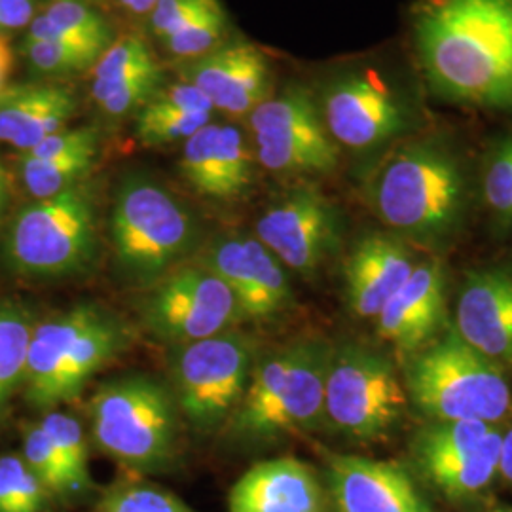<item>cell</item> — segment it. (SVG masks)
Wrapping results in <instances>:
<instances>
[{"instance_id": "d4e9b609", "label": "cell", "mask_w": 512, "mask_h": 512, "mask_svg": "<svg viewBox=\"0 0 512 512\" xmlns=\"http://www.w3.org/2000/svg\"><path fill=\"white\" fill-rule=\"evenodd\" d=\"M501 440L503 435L494 429L492 435L473 452L423 463L420 465L421 471L440 494L446 495L448 499L473 497L486 490L499 473Z\"/></svg>"}, {"instance_id": "2e32d148", "label": "cell", "mask_w": 512, "mask_h": 512, "mask_svg": "<svg viewBox=\"0 0 512 512\" xmlns=\"http://www.w3.org/2000/svg\"><path fill=\"white\" fill-rule=\"evenodd\" d=\"M183 80L198 88L211 107L232 118L251 116L272 92L266 55L253 44H226L194 59Z\"/></svg>"}, {"instance_id": "1f68e13d", "label": "cell", "mask_w": 512, "mask_h": 512, "mask_svg": "<svg viewBox=\"0 0 512 512\" xmlns=\"http://www.w3.org/2000/svg\"><path fill=\"white\" fill-rule=\"evenodd\" d=\"M21 52L35 73L46 74V76H63V74L88 71L95 67L99 57L103 55L90 48L59 44L52 40H33V38L23 40Z\"/></svg>"}, {"instance_id": "7c38bea8", "label": "cell", "mask_w": 512, "mask_h": 512, "mask_svg": "<svg viewBox=\"0 0 512 512\" xmlns=\"http://www.w3.org/2000/svg\"><path fill=\"white\" fill-rule=\"evenodd\" d=\"M258 164L281 175H325L338 165V145L321 109L302 86L268 97L249 116Z\"/></svg>"}, {"instance_id": "9c48e42d", "label": "cell", "mask_w": 512, "mask_h": 512, "mask_svg": "<svg viewBox=\"0 0 512 512\" xmlns=\"http://www.w3.org/2000/svg\"><path fill=\"white\" fill-rule=\"evenodd\" d=\"M255 351L238 329L175 348L173 397L196 429L209 433L228 423L251 382Z\"/></svg>"}, {"instance_id": "277c9868", "label": "cell", "mask_w": 512, "mask_h": 512, "mask_svg": "<svg viewBox=\"0 0 512 512\" xmlns=\"http://www.w3.org/2000/svg\"><path fill=\"white\" fill-rule=\"evenodd\" d=\"M330 351L321 340H304L258 361L245 395L226 423L230 437L256 444L313 429L325 418Z\"/></svg>"}, {"instance_id": "ba28073f", "label": "cell", "mask_w": 512, "mask_h": 512, "mask_svg": "<svg viewBox=\"0 0 512 512\" xmlns=\"http://www.w3.org/2000/svg\"><path fill=\"white\" fill-rule=\"evenodd\" d=\"M6 260L18 274L40 279L82 272L95 253V205L90 186L23 207L6 236Z\"/></svg>"}, {"instance_id": "5bb4252c", "label": "cell", "mask_w": 512, "mask_h": 512, "mask_svg": "<svg viewBox=\"0 0 512 512\" xmlns=\"http://www.w3.org/2000/svg\"><path fill=\"white\" fill-rule=\"evenodd\" d=\"M340 236V213L315 186L293 188L256 222V239L298 274H313L336 251Z\"/></svg>"}, {"instance_id": "f1b7e54d", "label": "cell", "mask_w": 512, "mask_h": 512, "mask_svg": "<svg viewBox=\"0 0 512 512\" xmlns=\"http://www.w3.org/2000/svg\"><path fill=\"white\" fill-rule=\"evenodd\" d=\"M492 431V425L484 421H435L416 440V459L423 465L463 456L476 450Z\"/></svg>"}, {"instance_id": "7bdbcfd3", "label": "cell", "mask_w": 512, "mask_h": 512, "mask_svg": "<svg viewBox=\"0 0 512 512\" xmlns=\"http://www.w3.org/2000/svg\"><path fill=\"white\" fill-rule=\"evenodd\" d=\"M499 475L512 482V429L503 435L501 440V459H499Z\"/></svg>"}, {"instance_id": "83f0119b", "label": "cell", "mask_w": 512, "mask_h": 512, "mask_svg": "<svg viewBox=\"0 0 512 512\" xmlns=\"http://www.w3.org/2000/svg\"><path fill=\"white\" fill-rule=\"evenodd\" d=\"M93 162V154L52 160H40L19 154L18 173L21 183L35 200H46L73 188L76 184L84 183V179L92 171Z\"/></svg>"}, {"instance_id": "7dc6e473", "label": "cell", "mask_w": 512, "mask_h": 512, "mask_svg": "<svg viewBox=\"0 0 512 512\" xmlns=\"http://www.w3.org/2000/svg\"><path fill=\"white\" fill-rule=\"evenodd\" d=\"M495 512H512V509H499V511Z\"/></svg>"}, {"instance_id": "5b68a950", "label": "cell", "mask_w": 512, "mask_h": 512, "mask_svg": "<svg viewBox=\"0 0 512 512\" xmlns=\"http://www.w3.org/2000/svg\"><path fill=\"white\" fill-rule=\"evenodd\" d=\"M110 236L122 274L139 285H154L196 247L200 226L192 209L164 184L128 175L114 198Z\"/></svg>"}, {"instance_id": "836d02e7", "label": "cell", "mask_w": 512, "mask_h": 512, "mask_svg": "<svg viewBox=\"0 0 512 512\" xmlns=\"http://www.w3.org/2000/svg\"><path fill=\"white\" fill-rule=\"evenodd\" d=\"M23 461L48 492L59 495L76 494L63 459L59 458L54 442L40 423L31 425L25 433Z\"/></svg>"}, {"instance_id": "30bf717a", "label": "cell", "mask_w": 512, "mask_h": 512, "mask_svg": "<svg viewBox=\"0 0 512 512\" xmlns=\"http://www.w3.org/2000/svg\"><path fill=\"white\" fill-rule=\"evenodd\" d=\"M406 406L401 380L382 353L361 344L330 351L325 382V418L357 440L387 437Z\"/></svg>"}, {"instance_id": "e0dca14e", "label": "cell", "mask_w": 512, "mask_h": 512, "mask_svg": "<svg viewBox=\"0 0 512 512\" xmlns=\"http://www.w3.org/2000/svg\"><path fill=\"white\" fill-rule=\"evenodd\" d=\"M255 158L243 129L211 122L184 141L181 173L198 194L230 202L251 188Z\"/></svg>"}, {"instance_id": "52a82bcc", "label": "cell", "mask_w": 512, "mask_h": 512, "mask_svg": "<svg viewBox=\"0 0 512 512\" xmlns=\"http://www.w3.org/2000/svg\"><path fill=\"white\" fill-rule=\"evenodd\" d=\"M408 391L435 421L503 420L511 410V389L499 365L448 330L408 366Z\"/></svg>"}, {"instance_id": "7402d4cb", "label": "cell", "mask_w": 512, "mask_h": 512, "mask_svg": "<svg viewBox=\"0 0 512 512\" xmlns=\"http://www.w3.org/2000/svg\"><path fill=\"white\" fill-rule=\"evenodd\" d=\"M444 310L446 285L440 264H416L410 279L378 313V334L399 351H414L437 332Z\"/></svg>"}, {"instance_id": "ac0fdd59", "label": "cell", "mask_w": 512, "mask_h": 512, "mask_svg": "<svg viewBox=\"0 0 512 512\" xmlns=\"http://www.w3.org/2000/svg\"><path fill=\"white\" fill-rule=\"evenodd\" d=\"M456 332L495 365H511L512 270H482L467 279L458 298Z\"/></svg>"}, {"instance_id": "e575fe53", "label": "cell", "mask_w": 512, "mask_h": 512, "mask_svg": "<svg viewBox=\"0 0 512 512\" xmlns=\"http://www.w3.org/2000/svg\"><path fill=\"white\" fill-rule=\"evenodd\" d=\"M93 512H194L183 499L148 482H122L101 499Z\"/></svg>"}, {"instance_id": "f35d334b", "label": "cell", "mask_w": 512, "mask_h": 512, "mask_svg": "<svg viewBox=\"0 0 512 512\" xmlns=\"http://www.w3.org/2000/svg\"><path fill=\"white\" fill-rule=\"evenodd\" d=\"M162 82V73L147 74L122 84L99 97L95 103L109 116H126L129 112L143 109L156 95Z\"/></svg>"}, {"instance_id": "3957f363", "label": "cell", "mask_w": 512, "mask_h": 512, "mask_svg": "<svg viewBox=\"0 0 512 512\" xmlns=\"http://www.w3.org/2000/svg\"><path fill=\"white\" fill-rule=\"evenodd\" d=\"M126 323L97 304H78L35 327L25 397L37 408L74 401L93 376L128 349Z\"/></svg>"}, {"instance_id": "b9f144b4", "label": "cell", "mask_w": 512, "mask_h": 512, "mask_svg": "<svg viewBox=\"0 0 512 512\" xmlns=\"http://www.w3.org/2000/svg\"><path fill=\"white\" fill-rule=\"evenodd\" d=\"M14 69V54L4 35H0V95L8 90V80Z\"/></svg>"}, {"instance_id": "8fae6325", "label": "cell", "mask_w": 512, "mask_h": 512, "mask_svg": "<svg viewBox=\"0 0 512 512\" xmlns=\"http://www.w3.org/2000/svg\"><path fill=\"white\" fill-rule=\"evenodd\" d=\"M141 319L154 338L177 348L234 330L245 315L219 275L198 264L156 281L143 300Z\"/></svg>"}, {"instance_id": "ab89813d", "label": "cell", "mask_w": 512, "mask_h": 512, "mask_svg": "<svg viewBox=\"0 0 512 512\" xmlns=\"http://www.w3.org/2000/svg\"><path fill=\"white\" fill-rule=\"evenodd\" d=\"M213 2L217 0H158L148 14L150 31L154 37L164 40Z\"/></svg>"}, {"instance_id": "4dcf8cb0", "label": "cell", "mask_w": 512, "mask_h": 512, "mask_svg": "<svg viewBox=\"0 0 512 512\" xmlns=\"http://www.w3.org/2000/svg\"><path fill=\"white\" fill-rule=\"evenodd\" d=\"M42 429L54 442L59 458L63 459L67 473L73 480L74 492H82L90 486L88 442L80 421L65 412H50L40 421Z\"/></svg>"}, {"instance_id": "c3c4849f", "label": "cell", "mask_w": 512, "mask_h": 512, "mask_svg": "<svg viewBox=\"0 0 512 512\" xmlns=\"http://www.w3.org/2000/svg\"><path fill=\"white\" fill-rule=\"evenodd\" d=\"M78 2H95V0H78Z\"/></svg>"}, {"instance_id": "4316f807", "label": "cell", "mask_w": 512, "mask_h": 512, "mask_svg": "<svg viewBox=\"0 0 512 512\" xmlns=\"http://www.w3.org/2000/svg\"><path fill=\"white\" fill-rule=\"evenodd\" d=\"M156 73H162V69L143 38H120L110 44L93 67L92 97L97 101L122 84Z\"/></svg>"}, {"instance_id": "8d00e7d4", "label": "cell", "mask_w": 512, "mask_h": 512, "mask_svg": "<svg viewBox=\"0 0 512 512\" xmlns=\"http://www.w3.org/2000/svg\"><path fill=\"white\" fill-rule=\"evenodd\" d=\"M44 16L71 29L76 35L88 38L101 48H109L112 33L107 19L103 18L92 6L78 0H55L44 12Z\"/></svg>"}, {"instance_id": "7a4b0ae2", "label": "cell", "mask_w": 512, "mask_h": 512, "mask_svg": "<svg viewBox=\"0 0 512 512\" xmlns=\"http://www.w3.org/2000/svg\"><path fill=\"white\" fill-rule=\"evenodd\" d=\"M366 194L385 226L408 238L439 243L463 220L467 177L452 148L423 139L393 150L368 179Z\"/></svg>"}, {"instance_id": "cb8c5ba5", "label": "cell", "mask_w": 512, "mask_h": 512, "mask_svg": "<svg viewBox=\"0 0 512 512\" xmlns=\"http://www.w3.org/2000/svg\"><path fill=\"white\" fill-rule=\"evenodd\" d=\"M213 122V107L198 88L188 82L158 90L143 109L137 110L135 131L143 145L165 147L188 141Z\"/></svg>"}, {"instance_id": "ee69618b", "label": "cell", "mask_w": 512, "mask_h": 512, "mask_svg": "<svg viewBox=\"0 0 512 512\" xmlns=\"http://www.w3.org/2000/svg\"><path fill=\"white\" fill-rule=\"evenodd\" d=\"M8 200H10V181H8L6 167H4L2 160H0V224H2V220H4Z\"/></svg>"}, {"instance_id": "4fadbf2b", "label": "cell", "mask_w": 512, "mask_h": 512, "mask_svg": "<svg viewBox=\"0 0 512 512\" xmlns=\"http://www.w3.org/2000/svg\"><path fill=\"white\" fill-rule=\"evenodd\" d=\"M319 109L336 145L351 150L382 147L414 124L408 99L374 71L334 78L323 92Z\"/></svg>"}, {"instance_id": "6da1fadb", "label": "cell", "mask_w": 512, "mask_h": 512, "mask_svg": "<svg viewBox=\"0 0 512 512\" xmlns=\"http://www.w3.org/2000/svg\"><path fill=\"white\" fill-rule=\"evenodd\" d=\"M412 27L423 73L442 99L512 109V0H420Z\"/></svg>"}, {"instance_id": "ffe728a7", "label": "cell", "mask_w": 512, "mask_h": 512, "mask_svg": "<svg viewBox=\"0 0 512 512\" xmlns=\"http://www.w3.org/2000/svg\"><path fill=\"white\" fill-rule=\"evenodd\" d=\"M416 268L414 256L399 239L370 234L361 239L346 262V293L359 317L376 319Z\"/></svg>"}, {"instance_id": "f546056e", "label": "cell", "mask_w": 512, "mask_h": 512, "mask_svg": "<svg viewBox=\"0 0 512 512\" xmlns=\"http://www.w3.org/2000/svg\"><path fill=\"white\" fill-rule=\"evenodd\" d=\"M228 21L219 0L207 6L198 16L184 23L181 29L162 40L165 50L175 57L198 59L217 50L226 35Z\"/></svg>"}, {"instance_id": "bcb514c9", "label": "cell", "mask_w": 512, "mask_h": 512, "mask_svg": "<svg viewBox=\"0 0 512 512\" xmlns=\"http://www.w3.org/2000/svg\"><path fill=\"white\" fill-rule=\"evenodd\" d=\"M420 512H431V511H429V507H427V505H425V507H423V509H421Z\"/></svg>"}, {"instance_id": "9a60e30c", "label": "cell", "mask_w": 512, "mask_h": 512, "mask_svg": "<svg viewBox=\"0 0 512 512\" xmlns=\"http://www.w3.org/2000/svg\"><path fill=\"white\" fill-rule=\"evenodd\" d=\"M202 264L228 285L245 319H270L287 310L293 300L285 266L256 238H217Z\"/></svg>"}, {"instance_id": "d6986e66", "label": "cell", "mask_w": 512, "mask_h": 512, "mask_svg": "<svg viewBox=\"0 0 512 512\" xmlns=\"http://www.w3.org/2000/svg\"><path fill=\"white\" fill-rule=\"evenodd\" d=\"M330 494L338 512H420L425 503L395 463L329 454Z\"/></svg>"}, {"instance_id": "f6af8a7d", "label": "cell", "mask_w": 512, "mask_h": 512, "mask_svg": "<svg viewBox=\"0 0 512 512\" xmlns=\"http://www.w3.org/2000/svg\"><path fill=\"white\" fill-rule=\"evenodd\" d=\"M122 6L137 16H148L158 0H120Z\"/></svg>"}, {"instance_id": "44dd1931", "label": "cell", "mask_w": 512, "mask_h": 512, "mask_svg": "<svg viewBox=\"0 0 512 512\" xmlns=\"http://www.w3.org/2000/svg\"><path fill=\"white\" fill-rule=\"evenodd\" d=\"M323 492L310 465L279 458L253 465L232 486L230 512H321Z\"/></svg>"}, {"instance_id": "74e56055", "label": "cell", "mask_w": 512, "mask_h": 512, "mask_svg": "<svg viewBox=\"0 0 512 512\" xmlns=\"http://www.w3.org/2000/svg\"><path fill=\"white\" fill-rule=\"evenodd\" d=\"M99 133L95 128L61 129L54 135L40 141L37 147L19 152L31 158L52 160V158H67V156H80V154H97Z\"/></svg>"}, {"instance_id": "d6a6232c", "label": "cell", "mask_w": 512, "mask_h": 512, "mask_svg": "<svg viewBox=\"0 0 512 512\" xmlns=\"http://www.w3.org/2000/svg\"><path fill=\"white\" fill-rule=\"evenodd\" d=\"M46 492L23 458H0V512H42Z\"/></svg>"}, {"instance_id": "d590c367", "label": "cell", "mask_w": 512, "mask_h": 512, "mask_svg": "<svg viewBox=\"0 0 512 512\" xmlns=\"http://www.w3.org/2000/svg\"><path fill=\"white\" fill-rule=\"evenodd\" d=\"M484 198L503 224L512 226V137L499 141L488 158Z\"/></svg>"}, {"instance_id": "603a6c76", "label": "cell", "mask_w": 512, "mask_h": 512, "mask_svg": "<svg viewBox=\"0 0 512 512\" xmlns=\"http://www.w3.org/2000/svg\"><path fill=\"white\" fill-rule=\"evenodd\" d=\"M76 112L74 93L57 84H23L0 95V141L27 152L67 128Z\"/></svg>"}, {"instance_id": "484cf974", "label": "cell", "mask_w": 512, "mask_h": 512, "mask_svg": "<svg viewBox=\"0 0 512 512\" xmlns=\"http://www.w3.org/2000/svg\"><path fill=\"white\" fill-rule=\"evenodd\" d=\"M35 327L31 311L19 304L0 302V408L25 382Z\"/></svg>"}, {"instance_id": "60d3db41", "label": "cell", "mask_w": 512, "mask_h": 512, "mask_svg": "<svg viewBox=\"0 0 512 512\" xmlns=\"http://www.w3.org/2000/svg\"><path fill=\"white\" fill-rule=\"evenodd\" d=\"M35 18V0H0V35L27 29Z\"/></svg>"}, {"instance_id": "8992f818", "label": "cell", "mask_w": 512, "mask_h": 512, "mask_svg": "<svg viewBox=\"0 0 512 512\" xmlns=\"http://www.w3.org/2000/svg\"><path fill=\"white\" fill-rule=\"evenodd\" d=\"M93 442L137 471H160L177 444L179 406L167 385L145 374L109 380L90 401Z\"/></svg>"}]
</instances>
